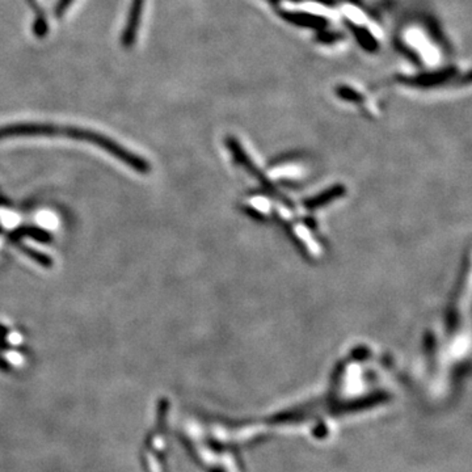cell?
I'll list each match as a JSON object with an SVG mask.
<instances>
[{"label": "cell", "mask_w": 472, "mask_h": 472, "mask_svg": "<svg viewBox=\"0 0 472 472\" xmlns=\"http://www.w3.org/2000/svg\"><path fill=\"white\" fill-rule=\"evenodd\" d=\"M20 136H64L99 145L101 134L79 127H61L48 124H17L0 127V139Z\"/></svg>", "instance_id": "cell-1"}, {"label": "cell", "mask_w": 472, "mask_h": 472, "mask_svg": "<svg viewBox=\"0 0 472 472\" xmlns=\"http://www.w3.org/2000/svg\"><path fill=\"white\" fill-rule=\"evenodd\" d=\"M143 4H145V0H131L129 16H127L125 28L121 36V42L124 48H131L136 42L138 28H139L141 17H142Z\"/></svg>", "instance_id": "cell-2"}, {"label": "cell", "mask_w": 472, "mask_h": 472, "mask_svg": "<svg viewBox=\"0 0 472 472\" xmlns=\"http://www.w3.org/2000/svg\"><path fill=\"white\" fill-rule=\"evenodd\" d=\"M28 3L36 12V21L33 25V31L37 37H45L48 33V21L43 15V10H41V7L38 6L37 0H28Z\"/></svg>", "instance_id": "cell-3"}]
</instances>
